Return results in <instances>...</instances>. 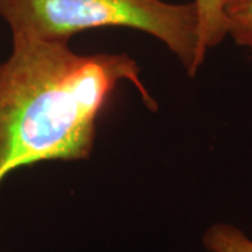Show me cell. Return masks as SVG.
I'll return each instance as SVG.
<instances>
[{"label":"cell","instance_id":"8992f818","mask_svg":"<svg viewBox=\"0 0 252 252\" xmlns=\"http://www.w3.org/2000/svg\"><path fill=\"white\" fill-rule=\"evenodd\" d=\"M228 35L231 36L238 45L247 48L252 54V21L230 24Z\"/></svg>","mask_w":252,"mask_h":252},{"label":"cell","instance_id":"3957f363","mask_svg":"<svg viewBox=\"0 0 252 252\" xmlns=\"http://www.w3.org/2000/svg\"><path fill=\"white\" fill-rule=\"evenodd\" d=\"M199 24V44L200 51L206 56L207 52L221 44L228 35L225 18V0H193Z\"/></svg>","mask_w":252,"mask_h":252},{"label":"cell","instance_id":"277c9868","mask_svg":"<svg viewBox=\"0 0 252 252\" xmlns=\"http://www.w3.org/2000/svg\"><path fill=\"white\" fill-rule=\"evenodd\" d=\"M203 245L209 252H252L251 238L227 223L210 225L203 235Z\"/></svg>","mask_w":252,"mask_h":252},{"label":"cell","instance_id":"5b68a950","mask_svg":"<svg viewBox=\"0 0 252 252\" xmlns=\"http://www.w3.org/2000/svg\"><path fill=\"white\" fill-rule=\"evenodd\" d=\"M227 30L230 24L252 21V0H225Z\"/></svg>","mask_w":252,"mask_h":252},{"label":"cell","instance_id":"7a4b0ae2","mask_svg":"<svg viewBox=\"0 0 252 252\" xmlns=\"http://www.w3.org/2000/svg\"><path fill=\"white\" fill-rule=\"evenodd\" d=\"M11 35L69 42L98 28H130L154 36L177 56L189 76L205 62L195 4L164 0H0Z\"/></svg>","mask_w":252,"mask_h":252},{"label":"cell","instance_id":"6da1fadb","mask_svg":"<svg viewBox=\"0 0 252 252\" xmlns=\"http://www.w3.org/2000/svg\"><path fill=\"white\" fill-rule=\"evenodd\" d=\"M122 83L157 109L129 55L77 54L69 42L13 35L0 64V184L21 167L87 160L99 118Z\"/></svg>","mask_w":252,"mask_h":252}]
</instances>
